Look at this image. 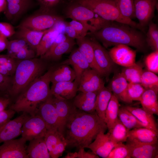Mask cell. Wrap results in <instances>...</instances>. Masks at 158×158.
Segmentation results:
<instances>
[{"label": "cell", "mask_w": 158, "mask_h": 158, "mask_svg": "<svg viewBox=\"0 0 158 158\" xmlns=\"http://www.w3.org/2000/svg\"><path fill=\"white\" fill-rule=\"evenodd\" d=\"M108 129L96 112L87 113L75 107L66 123L63 135L70 147L87 148L101 131Z\"/></svg>", "instance_id": "6da1fadb"}, {"label": "cell", "mask_w": 158, "mask_h": 158, "mask_svg": "<svg viewBox=\"0 0 158 158\" xmlns=\"http://www.w3.org/2000/svg\"><path fill=\"white\" fill-rule=\"evenodd\" d=\"M136 28L126 24L108 21L99 29L87 34L100 42L106 48L124 44L145 52L148 46L146 36Z\"/></svg>", "instance_id": "7a4b0ae2"}, {"label": "cell", "mask_w": 158, "mask_h": 158, "mask_svg": "<svg viewBox=\"0 0 158 158\" xmlns=\"http://www.w3.org/2000/svg\"><path fill=\"white\" fill-rule=\"evenodd\" d=\"M53 68L30 84L16 99L9 108L18 113H26L31 116L36 115L39 105L51 95L50 83Z\"/></svg>", "instance_id": "3957f363"}, {"label": "cell", "mask_w": 158, "mask_h": 158, "mask_svg": "<svg viewBox=\"0 0 158 158\" xmlns=\"http://www.w3.org/2000/svg\"><path fill=\"white\" fill-rule=\"evenodd\" d=\"M20 60L17 64L8 92L12 96L20 94L32 82L42 75L47 68L46 63L41 58L34 57Z\"/></svg>", "instance_id": "277c9868"}, {"label": "cell", "mask_w": 158, "mask_h": 158, "mask_svg": "<svg viewBox=\"0 0 158 158\" xmlns=\"http://www.w3.org/2000/svg\"><path fill=\"white\" fill-rule=\"evenodd\" d=\"M92 11L104 20L129 25L139 28L138 24L123 16L117 4V0H71Z\"/></svg>", "instance_id": "5b68a950"}, {"label": "cell", "mask_w": 158, "mask_h": 158, "mask_svg": "<svg viewBox=\"0 0 158 158\" xmlns=\"http://www.w3.org/2000/svg\"><path fill=\"white\" fill-rule=\"evenodd\" d=\"M71 1L65 9L68 18L79 21L88 27L91 32L101 28L107 21L100 17H96L92 11L74 1Z\"/></svg>", "instance_id": "8992f818"}, {"label": "cell", "mask_w": 158, "mask_h": 158, "mask_svg": "<svg viewBox=\"0 0 158 158\" xmlns=\"http://www.w3.org/2000/svg\"><path fill=\"white\" fill-rule=\"evenodd\" d=\"M39 13L30 16L20 23L18 27H23L35 31H42L52 28L58 21L64 20L54 12L39 11Z\"/></svg>", "instance_id": "52a82bcc"}, {"label": "cell", "mask_w": 158, "mask_h": 158, "mask_svg": "<svg viewBox=\"0 0 158 158\" xmlns=\"http://www.w3.org/2000/svg\"><path fill=\"white\" fill-rule=\"evenodd\" d=\"M94 51L95 60L102 77L108 80L110 74L114 71L115 63L111 57L109 51L94 37L90 38Z\"/></svg>", "instance_id": "ba28073f"}, {"label": "cell", "mask_w": 158, "mask_h": 158, "mask_svg": "<svg viewBox=\"0 0 158 158\" xmlns=\"http://www.w3.org/2000/svg\"><path fill=\"white\" fill-rule=\"evenodd\" d=\"M47 131L46 124L41 117L36 114L29 115L24 121L21 129L22 137L26 141L44 137Z\"/></svg>", "instance_id": "9c48e42d"}, {"label": "cell", "mask_w": 158, "mask_h": 158, "mask_svg": "<svg viewBox=\"0 0 158 158\" xmlns=\"http://www.w3.org/2000/svg\"><path fill=\"white\" fill-rule=\"evenodd\" d=\"M36 114L44 120L47 130L59 131L58 118L52 95L39 105Z\"/></svg>", "instance_id": "30bf717a"}, {"label": "cell", "mask_w": 158, "mask_h": 158, "mask_svg": "<svg viewBox=\"0 0 158 158\" xmlns=\"http://www.w3.org/2000/svg\"><path fill=\"white\" fill-rule=\"evenodd\" d=\"M26 140L21 137L3 142L0 146V158H28Z\"/></svg>", "instance_id": "8fae6325"}, {"label": "cell", "mask_w": 158, "mask_h": 158, "mask_svg": "<svg viewBox=\"0 0 158 158\" xmlns=\"http://www.w3.org/2000/svg\"><path fill=\"white\" fill-rule=\"evenodd\" d=\"M135 18L138 20L139 28L148 25L154 16L156 0H134Z\"/></svg>", "instance_id": "7c38bea8"}, {"label": "cell", "mask_w": 158, "mask_h": 158, "mask_svg": "<svg viewBox=\"0 0 158 158\" xmlns=\"http://www.w3.org/2000/svg\"><path fill=\"white\" fill-rule=\"evenodd\" d=\"M109 52L113 61L118 65L127 67L135 63L136 51L128 46L124 44L115 46Z\"/></svg>", "instance_id": "4fadbf2b"}, {"label": "cell", "mask_w": 158, "mask_h": 158, "mask_svg": "<svg viewBox=\"0 0 158 158\" xmlns=\"http://www.w3.org/2000/svg\"><path fill=\"white\" fill-rule=\"evenodd\" d=\"M104 82L101 77L91 68L83 73L78 91L82 92H98L104 86Z\"/></svg>", "instance_id": "5bb4252c"}, {"label": "cell", "mask_w": 158, "mask_h": 158, "mask_svg": "<svg viewBox=\"0 0 158 158\" xmlns=\"http://www.w3.org/2000/svg\"><path fill=\"white\" fill-rule=\"evenodd\" d=\"M30 115L23 112L20 116L10 120L0 128V144L13 139L21 134L23 125Z\"/></svg>", "instance_id": "9a60e30c"}, {"label": "cell", "mask_w": 158, "mask_h": 158, "mask_svg": "<svg viewBox=\"0 0 158 158\" xmlns=\"http://www.w3.org/2000/svg\"><path fill=\"white\" fill-rule=\"evenodd\" d=\"M7 54L15 59L23 60L35 57V52L24 40L16 39L9 41Z\"/></svg>", "instance_id": "2e32d148"}, {"label": "cell", "mask_w": 158, "mask_h": 158, "mask_svg": "<svg viewBox=\"0 0 158 158\" xmlns=\"http://www.w3.org/2000/svg\"><path fill=\"white\" fill-rule=\"evenodd\" d=\"M101 131L97 136L94 141L87 148L90 149L95 154L103 158H107L115 144L111 140L109 132L106 134Z\"/></svg>", "instance_id": "e0dca14e"}, {"label": "cell", "mask_w": 158, "mask_h": 158, "mask_svg": "<svg viewBox=\"0 0 158 158\" xmlns=\"http://www.w3.org/2000/svg\"><path fill=\"white\" fill-rule=\"evenodd\" d=\"M158 131L145 127L135 128L130 130L126 142L140 144L158 143Z\"/></svg>", "instance_id": "ac0fdd59"}, {"label": "cell", "mask_w": 158, "mask_h": 158, "mask_svg": "<svg viewBox=\"0 0 158 158\" xmlns=\"http://www.w3.org/2000/svg\"><path fill=\"white\" fill-rule=\"evenodd\" d=\"M52 83L51 94L55 97L70 100L75 96L78 91L79 85L75 80Z\"/></svg>", "instance_id": "d6986e66"}, {"label": "cell", "mask_w": 158, "mask_h": 158, "mask_svg": "<svg viewBox=\"0 0 158 158\" xmlns=\"http://www.w3.org/2000/svg\"><path fill=\"white\" fill-rule=\"evenodd\" d=\"M6 7L4 12L9 20L20 17L34 5V0H6Z\"/></svg>", "instance_id": "ffe728a7"}, {"label": "cell", "mask_w": 158, "mask_h": 158, "mask_svg": "<svg viewBox=\"0 0 158 158\" xmlns=\"http://www.w3.org/2000/svg\"><path fill=\"white\" fill-rule=\"evenodd\" d=\"M157 143L140 144L126 142V144L129 150L131 158H157Z\"/></svg>", "instance_id": "44dd1931"}, {"label": "cell", "mask_w": 158, "mask_h": 158, "mask_svg": "<svg viewBox=\"0 0 158 158\" xmlns=\"http://www.w3.org/2000/svg\"><path fill=\"white\" fill-rule=\"evenodd\" d=\"M71 65L75 74V80L78 84L83 72L86 69L91 68L86 59L79 51L78 48L71 51L68 58L61 62V64Z\"/></svg>", "instance_id": "7402d4cb"}, {"label": "cell", "mask_w": 158, "mask_h": 158, "mask_svg": "<svg viewBox=\"0 0 158 158\" xmlns=\"http://www.w3.org/2000/svg\"><path fill=\"white\" fill-rule=\"evenodd\" d=\"M128 83L121 73L116 74L108 87L118 101L130 104L133 101L130 98L128 92Z\"/></svg>", "instance_id": "603a6c76"}, {"label": "cell", "mask_w": 158, "mask_h": 158, "mask_svg": "<svg viewBox=\"0 0 158 158\" xmlns=\"http://www.w3.org/2000/svg\"><path fill=\"white\" fill-rule=\"evenodd\" d=\"M80 92L73 98L72 103L74 106L87 113L96 112L95 103L98 92Z\"/></svg>", "instance_id": "cb8c5ba5"}, {"label": "cell", "mask_w": 158, "mask_h": 158, "mask_svg": "<svg viewBox=\"0 0 158 158\" xmlns=\"http://www.w3.org/2000/svg\"><path fill=\"white\" fill-rule=\"evenodd\" d=\"M54 103L57 112L59 122V131L62 133L66 121L75 107L69 100L56 97L53 95Z\"/></svg>", "instance_id": "d4e9b609"}, {"label": "cell", "mask_w": 158, "mask_h": 158, "mask_svg": "<svg viewBox=\"0 0 158 158\" xmlns=\"http://www.w3.org/2000/svg\"><path fill=\"white\" fill-rule=\"evenodd\" d=\"M76 40L79 51L87 61L91 68L102 77L95 61L94 49L90 38L86 36Z\"/></svg>", "instance_id": "484cf974"}, {"label": "cell", "mask_w": 158, "mask_h": 158, "mask_svg": "<svg viewBox=\"0 0 158 158\" xmlns=\"http://www.w3.org/2000/svg\"><path fill=\"white\" fill-rule=\"evenodd\" d=\"M14 35L17 39L25 41L36 52L37 48L44 35L50 29L42 31H35L25 27H19Z\"/></svg>", "instance_id": "4316f807"}, {"label": "cell", "mask_w": 158, "mask_h": 158, "mask_svg": "<svg viewBox=\"0 0 158 158\" xmlns=\"http://www.w3.org/2000/svg\"><path fill=\"white\" fill-rule=\"evenodd\" d=\"M29 142L26 149L28 158H51L44 137L34 139Z\"/></svg>", "instance_id": "83f0119b"}, {"label": "cell", "mask_w": 158, "mask_h": 158, "mask_svg": "<svg viewBox=\"0 0 158 158\" xmlns=\"http://www.w3.org/2000/svg\"><path fill=\"white\" fill-rule=\"evenodd\" d=\"M112 94L109 87L105 86L100 90L97 94L95 111L100 119L105 123L106 111Z\"/></svg>", "instance_id": "f1b7e54d"}, {"label": "cell", "mask_w": 158, "mask_h": 158, "mask_svg": "<svg viewBox=\"0 0 158 158\" xmlns=\"http://www.w3.org/2000/svg\"><path fill=\"white\" fill-rule=\"evenodd\" d=\"M75 44L74 39L68 37L66 41L55 47L51 51L41 56L40 58L44 60H58L63 54L71 52Z\"/></svg>", "instance_id": "f546056e"}, {"label": "cell", "mask_w": 158, "mask_h": 158, "mask_svg": "<svg viewBox=\"0 0 158 158\" xmlns=\"http://www.w3.org/2000/svg\"><path fill=\"white\" fill-rule=\"evenodd\" d=\"M124 107L141 122L145 128L158 131L157 124L153 114L147 112L142 108L129 106Z\"/></svg>", "instance_id": "4dcf8cb0"}, {"label": "cell", "mask_w": 158, "mask_h": 158, "mask_svg": "<svg viewBox=\"0 0 158 158\" xmlns=\"http://www.w3.org/2000/svg\"><path fill=\"white\" fill-rule=\"evenodd\" d=\"M158 92L152 89L145 90L140 101L142 108L153 115H158Z\"/></svg>", "instance_id": "1f68e13d"}, {"label": "cell", "mask_w": 158, "mask_h": 158, "mask_svg": "<svg viewBox=\"0 0 158 158\" xmlns=\"http://www.w3.org/2000/svg\"><path fill=\"white\" fill-rule=\"evenodd\" d=\"M75 74L73 69L68 65L61 64L58 68L53 69L51 77V82L54 83L61 82L73 81Z\"/></svg>", "instance_id": "d6a6232c"}, {"label": "cell", "mask_w": 158, "mask_h": 158, "mask_svg": "<svg viewBox=\"0 0 158 158\" xmlns=\"http://www.w3.org/2000/svg\"><path fill=\"white\" fill-rule=\"evenodd\" d=\"M119 107L118 100L113 94L105 113V123L109 131L111 129L118 119V114Z\"/></svg>", "instance_id": "836d02e7"}, {"label": "cell", "mask_w": 158, "mask_h": 158, "mask_svg": "<svg viewBox=\"0 0 158 158\" xmlns=\"http://www.w3.org/2000/svg\"><path fill=\"white\" fill-rule=\"evenodd\" d=\"M59 32L53 27L43 36L37 48L36 56L40 57L44 55L51 47Z\"/></svg>", "instance_id": "e575fe53"}, {"label": "cell", "mask_w": 158, "mask_h": 158, "mask_svg": "<svg viewBox=\"0 0 158 158\" xmlns=\"http://www.w3.org/2000/svg\"><path fill=\"white\" fill-rule=\"evenodd\" d=\"M118 118L129 130L140 127H145L143 124L125 107H119Z\"/></svg>", "instance_id": "d590c367"}, {"label": "cell", "mask_w": 158, "mask_h": 158, "mask_svg": "<svg viewBox=\"0 0 158 158\" xmlns=\"http://www.w3.org/2000/svg\"><path fill=\"white\" fill-rule=\"evenodd\" d=\"M118 118L109 132L110 137L115 144L126 142L129 131Z\"/></svg>", "instance_id": "8d00e7d4"}, {"label": "cell", "mask_w": 158, "mask_h": 158, "mask_svg": "<svg viewBox=\"0 0 158 158\" xmlns=\"http://www.w3.org/2000/svg\"><path fill=\"white\" fill-rule=\"evenodd\" d=\"M143 72L141 65L135 63L131 66L124 67L121 73L129 83H140Z\"/></svg>", "instance_id": "74e56055"}, {"label": "cell", "mask_w": 158, "mask_h": 158, "mask_svg": "<svg viewBox=\"0 0 158 158\" xmlns=\"http://www.w3.org/2000/svg\"><path fill=\"white\" fill-rule=\"evenodd\" d=\"M17 63L8 54L0 55V73L11 76L15 73Z\"/></svg>", "instance_id": "f35d334b"}, {"label": "cell", "mask_w": 158, "mask_h": 158, "mask_svg": "<svg viewBox=\"0 0 158 158\" xmlns=\"http://www.w3.org/2000/svg\"><path fill=\"white\" fill-rule=\"evenodd\" d=\"M118 9L124 17L132 20L135 18L134 0H117Z\"/></svg>", "instance_id": "ab89813d"}, {"label": "cell", "mask_w": 158, "mask_h": 158, "mask_svg": "<svg viewBox=\"0 0 158 158\" xmlns=\"http://www.w3.org/2000/svg\"><path fill=\"white\" fill-rule=\"evenodd\" d=\"M140 84L146 89H152L158 92V77L150 71H143Z\"/></svg>", "instance_id": "60d3db41"}, {"label": "cell", "mask_w": 158, "mask_h": 158, "mask_svg": "<svg viewBox=\"0 0 158 158\" xmlns=\"http://www.w3.org/2000/svg\"><path fill=\"white\" fill-rule=\"evenodd\" d=\"M146 36L148 46L154 51H158V28L157 25L151 21Z\"/></svg>", "instance_id": "b9f144b4"}, {"label": "cell", "mask_w": 158, "mask_h": 158, "mask_svg": "<svg viewBox=\"0 0 158 158\" xmlns=\"http://www.w3.org/2000/svg\"><path fill=\"white\" fill-rule=\"evenodd\" d=\"M64 139L63 136L59 131L47 130L44 137V140L49 153Z\"/></svg>", "instance_id": "7bdbcfd3"}, {"label": "cell", "mask_w": 158, "mask_h": 158, "mask_svg": "<svg viewBox=\"0 0 158 158\" xmlns=\"http://www.w3.org/2000/svg\"><path fill=\"white\" fill-rule=\"evenodd\" d=\"M129 150L123 143H116L107 158H130Z\"/></svg>", "instance_id": "ee69618b"}, {"label": "cell", "mask_w": 158, "mask_h": 158, "mask_svg": "<svg viewBox=\"0 0 158 158\" xmlns=\"http://www.w3.org/2000/svg\"><path fill=\"white\" fill-rule=\"evenodd\" d=\"M145 89L140 83L130 82L128 83V95L133 101H140Z\"/></svg>", "instance_id": "f6af8a7d"}, {"label": "cell", "mask_w": 158, "mask_h": 158, "mask_svg": "<svg viewBox=\"0 0 158 158\" xmlns=\"http://www.w3.org/2000/svg\"><path fill=\"white\" fill-rule=\"evenodd\" d=\"M40 5L39 11L45 12H54L55 8L62 0H35Z\"/></svg>", "instance_id": "bcb514c9"}, {"label": "cell", "mask_w": 158, "mask_h": 158, "mask_svg": "<svg viewBox=\"0 0 158 158\" xmlns=\"http://www.w3.org/2000/svg\"><path fill=\"white\" fill-rule=\"evenodd\" d=\"M145 63L149 71L158 73V51H154L146 57Z\"/></svg>", "instance_id": "7dc6e473"}, {"label": "cell", "mask_w": 158, "mask_h": 158, "mask_svg": "<svg viewBox=\"0 0 158 158\" xmlns=\"http://www.w3.org/2000/svg\"><path fill=\"white\" fill-rule=\"evenodd\" d=\"M77 152H69L63 158H98L99 157L93 152H86L84 148H79Z\"/></svg>", "instance_id": "c3c4849f"}, {"label": "cell", "mask_w": 158, "mask_h": 158, "mask_svg": "<svg viewBox=\"0 0 158 158\" xmlns=\"http://www.w3.org/2000/svg\"><path fill=\"white\" fill-rule=\"evenodd\" d=\"M67 23L74 28L80 38L86 36L88 32L90 31L88 27L79 21L72 20Z\"/></svg>", "instance_id": "681fc988"}, {"label": "cell", "mask_w": 158, "mask_h": 158, "mask_svg": "<svg viewBox=\"0 0 158 158\" xmlns=\"http://www.w3.org/2000/svg\"><path fill=\"white\" fill-rule=\"evenodd\" d=\"M16 31L13 26L11 24L0 22V35L8 38L14 35Z\"/></svg>", "instance_id": "f907efd6"}, {"label": "cell", "mask_w": 158, "mask_h": 158, "mask_svg": "<svg viewBox=\"0 0 158 158\" xmlns=\"http://www.w3.org/2000/svg\"><path fill=\"white\" fill-rule=\"evenodd\" d=\"M12 81L11 76L0 73V92L4 93L8 92L11 85Z\"/></svg>", "instance_id": "816d5d0a"}, {"label": "cell", "mask_w": 158, "mask_h": 158, "mask_svg": "<svg viewBox=\"0 0 158 158\" xmlns=\"http://www.w3.org/2000/svg\"><path fill=\"white\" fill-rule=\"evenodd\" d=\"M67 146L65 140L64 139L60 141L49 154L52 158H58L61 156Z\"/></svg>", "instance_id": "f5cc1de1"}, {"label": "cell", "mask_w": 158, "mask_h": 158, "mask_svg": "<svg viewBox=\"0 0 158 158\" xmlns=\"http://www.w3.org/2000/svg\"><path fill=\"white\" fill-rule=\"evenodd\" d=\"M16 112L10 108L0 111V128L11 120Z\"/></svg>", "instance_id": "db71d44e"}, {"label": "cell", "mask_w": 158, "mask_h": 158, "mask_svg": "<svg viewBox=\"0 0 158 158\" xmlns=\"http://www.w3.org/2000/svg\"><path fill=\"white\" fill-rule=\"evenodd\" d=\"M65 34L68 37L73 39L80 38L74 28L67 23L65 29Z\"/></svg>", "instance_id": "11a10c76"}, {"label": "cell", "mask_w": 158, "mask_h": 158, "mask_svg": "<svg viewBox=\"0 0 158 158\" xmlns=\"http://www.w3.org/2000/svg\"><path fill=\"white\" fill-rule=\"evenodd\" d=\"M68 37L65 34H59L56 37L51 47L46 53L50 52L55 47L59 44L66 41Z\"/></svg>", "instance_id": "9f6ffc18"}, {"label": "cell", "mask_w": 158, "mask_h": 158, "mask_svg": "<svg viewBox=\"0 0 158 158\" xmlns=\"http://www.w3.org/2000/svg\"><path fill=\"white\" fill-rule=\"evenodd\" d=\"M10 98L6 95L0 96V111L5 110L10 103Z\"/></svg>", "instance_id": "6f0895ef"}, {"label": "cell", "mask_w": 158, "mask_h": 158, "mask_svg": "<svg viewBox=\"0 0 158 158\" xmlns=\"http://www.w3.org/2000/svg\"><path fill=\"white\" fill-rule=\"evenodd\" d=\"M67 23L63 20L57 22L52 27L55 30L58 31L59 34H65V29Z\"/></svg>", "instance_id": "680465c9"}, {"label": "cell", "mask_w": 158, "mask_h": 158, "mask_svg": "<svg viewBox=\"0 0 158 158\" xmlns=\"http://www.w3.org/2000/svg\"><path fill=\"white\" fill-rule=\"evenodd\" d=\"M8 42L7 38L0 35V53L7 49Z\"/></svg>", "instance_id": "91938a15"}, {"label": "cell", "mask_w": 158, "mask_h": 158, "mask_svg": "<svg viewBox=\"0 0 158 158\" xmlns=\"http://www.w3.org/2000/svg\"><path fill=\"white\" fill-rule=\"evenodd\" d=\"M6 7V0H0V13L4 12Z\"/></svg>", "instance_id": "94428289"}, {"label": "cell", "mask_w": 158, "mask_h": 158, "mask_svg": "<svg viewBox=\"0 0 158 158\" xmlns=\"http://www.w3.org/2000/svg\"><path fill=\"white\" fill-rule=\"evenodd\" d=\"M5 93L0 92V96L4 94Z\"/></svg>", "instance_id": "6125c7cd"}]
</instances>
